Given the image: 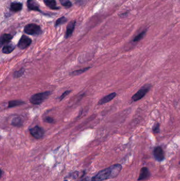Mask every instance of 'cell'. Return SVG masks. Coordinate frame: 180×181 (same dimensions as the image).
<instances>
[{
	"label": "cell",
	"instance_id": "6da1fadb",
	"mask_svg": "<svg viewBox=\"0 0 180 181\" xmlns=\"http://www.w3.org/2000/svg\"><path fill=\"white\" fill-rule=\"evenodd\" d=\"M122 169L121 164H115L104 170L99 172L92 178V181H104L115 178L118 176Z\"/></svg>",
	"mask_w": 180,
	"mask_h": 181
},
{
	"label": "cell",
	"instance_id": "7a4b0ae2",
	"mask_svg": "<svg viewBox=\"0 0 180 181\" xmlns=\"http://www.w3.org/2000/svg\"><path fill=\"white\" fill-rule=\"evenodd\" d=\"M51 94L50 91H45L43 92L35 94L32 95L30 99V102L32 105H41L45 100L48 99Z\"/></svg>",
	"mask_w": 180,
	"mask_h": 181
},
{
	"label": "cell",
	"instance_id": "3957f363",
	"mask_svg": "<svg viewBox=\"0 0 180 181\" xmlns=\"http://www.w3.org/2000/svg\"><path fill=\"white\" fill-rule=\"evenodd\" d=\"M151 85L150 84H146L143 86L141 88L140 90H139L132 97V100L133 102H136L142 99L146 95L150 88H151Z\"/></svg>",
	"mask_w": 180,
	"mask_h": 181
},
{
	"label": "cell",
	"instance_id": "277c9868",
	"mask_svg": "<svg viewBox=\"0 0 180 181\" xmlns=\"http://www.w3.org/2000/svg\"><path fill=\"white\" fill-rule=\"evenodd\" d=\"M24 31L26 34L32 36H38L42 33V30L40 26L36 24H29L25 26Z\"/></svg>",
	"mask_w": 180,
	"mask_h": 181
},
{
	"label": "cell",
	"instance_id": "5b68a950",
	"mask_svg": "<svg viewBox=\"0 0 180 181\" xmlns=\"http://www.w3.org/2000/svg\"><path fill=\"white\" fill-rule=\"evenodd\" d=\"M30 133L32 136L36 139L42 138L45 135V130L41 127L36 126L29 129Z\"/></svg>",
	"mask_w": 180,
	"mask_h": 181
},
{
	"label": "cell",
	"instance_id": "8992f818",
	"mask_svg": "<svg viewBox=\"0 0 180 181\" xmlns=\"http://www.w3.org/2000/svg\"><path fill=\"white\" fill-rule=\"evenodd\" d=\"M31 43L32 40L30 38L26 36L25 35H23L20 38L17 44V46L21 49H24L25 48L28 47L29 46L31 45Z\"/></svg>",
	"mask_w": 180,
	"mask_h": 181
},
{
	"label": "cell",
	"instance_id": "52a82bcc",
	"mask_svg": "<svg viewBox=\"0 0 180 181\" xmlns=\"http://www.w3.org/2000/svg\"><path fill=\"white\" fill-rule=\"evenodd\" d=\"M153 155L156 161H163L164 159V153L163 149L160 147H155L153 151Z\"/></svg>",
	"mask_w": 180,
	"mask_h": 181
},
{
	"label": "cell",
	"instance_id": "ba28073f",
	"mask_svg": "<svg viewBox=\"0 0 180 181\" xmlns=\"http://www.w3.org/2000/svg\"><path fill=\"white\" fill-rule=\"evenodd\" d=\"M151 175L149 169L146 167H143L141 168L138 176V181H144L147 180Z\"/></svg>",
	"mask_w": 180,
	"mask_h": 181
},
{
	"label": "cell",
	"instance_id": "9c48e42d",
	"mask_svg": "<svg viewBox=\"0 0 180 181\" xmlns=\"http://www.w3.org/2000/svg\"><path fill=\"white\" fill-rule=\"evenodd\" d=\"M27 6L30 10L42 12L40 10L39 3L36 0H28L27 2Z\"/></svg>",
	"mask_w": 180,
	"mask_h": 181
},
{
	"label": "cell",
	"instance_id": "30bf717a",
	"mask_svg": "<svg viewBox=\"0 0 180 181\" xmlns=\"http://www.w3.org/2000/svg\"><path fill=\"white\" fill-rule=\"evenodd\" d=\"M116 95H117L116 93L113 92V93L107 95L106 96H104L100 100H99V101L98 102V105H104L108 102L111 101L112 100L114 99L115 98Z\"/></svg>",
	"mask_w": 180,
	"mask_h": 181
},
{
	"label": "cell",
	"instance_id": "8fae6325",
	"mask_svg": "<svg viewBox=\"0 0 180 181\" xmlns=\"http://www.w3.org/2000/svg\"><path fill=\"white\" fill-rule=\"evenodd\" d=\"M75 25H76V21H71L69 23L67 27V31H66V36H65L66 38H68L72 35L75 27Z\"/></svg>",
	"mask_w": 180,
	"mask_h": 181
},
{
	"label": "cell",
	"instance_id": "7c38bea8",
	"mask_svg": "<svg viewBox=\"0 0 180 181\" xmlns=\"http://www.w3.org/2000/svg\"><path fill=\"white\" fill-rule=\"evenodd\" d=\"M12 38H13V36H12L11 34H3L1 37V45H4L6 43H10Z\"/></svg>",
	"mask_w": 180,
	"mask_h": 181
},
{
	"label": "cell",
	"instance_id": "4fadbf2b",
	"mask_svg": "<svg viewBox=\"0 0 180 181\" xmlns=\"http://www.w3.org/2000/svg\"><path fill=\"white\" fill-rule=\"evenodd\" d=\"M14 49H15V46L13 44H12V43L8 44V45L4 46V47L2 49V51L3 54H10L14 51Z\"/></svg>",
	"mask_w": 180,
	"mask_h": 181
},
{
	"label": "cell",
	"instance_id": "5bb4252c",
	"mask_svg": "<svg viewBox=\"0 0 180 181\" xmlns=\"http://www.w3.org/2000/svg\"><path fill=\"white\" fill-rule=\"evenodd\" d=\"M25 104V102L20 100H11L9 101L8 103V108H13L17 106H20L21 105Z\"/></svg>",
	"mask_w": 180,
	"mask_h": 181
},
{
	"label": "cell",
	"instance_id": "9a60e30c",
	"mask_svg": "<svg viewBox=\"0 0 180 181\" xmlns=\"http://www.w3.org/2000/svg\"><path fill=\"white\" fill-rule=\"evenodd\" d=\"M11 125L14 127H21L23 126V121L20 116H15L12 120Z\"/></svg>",
	"mask_w": 180,
	"mask_h": 181
},
{
	"label": "cell",
	"instance_id": "2e32d148",
	"mask_svg": "<svg viewBox=\"0 0 180 181\" xmlns=\"http://www.w3.org/2000/svg\"><path fill=\"white\" fill-rule=\"evenodd\" d=\"M45 5L51 9L57 10L59 9V7L57 6L56 2L55 0H43Z\"/></svg>",
	"mask_w": 180,
	"mask_h": 181
},
{
	"label": "cell",
	"instance_id": "e0dca14e",
	"mask_svg": "<svg viewBox=\"0 0 180 181\" xmlns=\"http://www.w3.org/2000/svg\"><path fill=\"white\" fill-rule=\"evenodd\" d=\"M22 8V4L21 3H17V2H13L11 3L10 9L12 11L18 12L21 10Z\"/></svg>",
	"mask_w": 180,
	"mask_h": 181
},
{
	"label": "cell",
	"instance_id": "ac0fdd59",
	"mask_svg": "<svg viewBox=\"0 0 180 181\" xmlns=\"http://www.w3.org/2000/svg\"><path fill=\"white\" fill-rule=\"evenodd\" d=\"M90 68V67H86V68L80 69L79 70H76V71L72 72L71 73H70V75L71 76H77V75H79L82 74L84 73L85 72L88 71Z\"/></svg>",
	"mask_w": 180,
	"mask_h": 181
},
{
	"label": "cell",
	"instance_id": "d6986e66",
	"mask_svg": "<svg viewBox=\"0 0 180 181\" xmlns=\"http://www.w3.org/2000/svg\"><path fill=\"white\" fill-rule=\"evenodd\" d=\"M146 33H147V30L141 32V33H140L139 34H137L136 36L134 37V38L133 40V41L134 43L138 42L139 41H140L141 39H142L144 37L146 34Z\"/></svg>",
	"mask_w": 180,
	"mask_h": 181
},
{
	"label": "cell",
	"instance_id": "ffe728a7",
	"mask_svg": "<svg viewBox=\"0 0 180 181\" xmlns=\"http://www.w3.org/2000/svg\"><path fill=\"white\" fill-rule=\"evenodd\" d=\"M25 72V69L23 68H21L19 71H15L13 74L14 78H19L22 76Z\"/></svg>",
	"mask_w": 180,
	"mask_h": 181
},
{
	"label": "cell",
	"instance_id": "44dd1931",
	"mask_svg": "<svg viewBox=\"0 0 180 181\" xmlns=\"http://www.w3.org/2000/svg\"><path fill=\"white\" fill-rule=\"evenodd\" d=\"M67 21V19L65 17H62L60 18L58 20H57L55 23V27H57V26L61 25L62 24H64Z\"/></svg>",
	"mask_w": 180,
	"mask_h": 181
},
{
	"label": "cell",
	"instance_id": "7402d4cb",
	"mask_svg": "<svg viewBox=\"0 0 180 181\" xmlns=\"http://www.w3.org/2000/svg\"><path fill=\"white\" fill-rule=\"evenodd\" d=\"M60 2L62 6L66 8H69L72 6V3L69 0H60Z\"/></svg>",
	"mask_w": 180,
	"mask_h": 181
},
{
	"label": "cell",
	"instance_id": "603a6c76",
	"mask_svg": "<svg viewBox=\"0 0 180 181\" xmlns=\"http://www.w3.org/2000/svg\"><path fill=\"white\" fill-rule=\"evenodd\" d=\"M160 125L158 123H156L155 125L153 126V127L152 128V130H153V132L154 133H160Z\"/></svg>",
	"mask_w": 180,
	"mask_h": 181
},
{
	"label": "cell",
	"instance_id": "cb8c5ba5",
	"mask_svg": "<svg viewBox=\"0 0 180 181\" xmlns=\"http://www.w3.org/2000/svg\"><path fill=\"white\" fill-rule=\"evenodd\" d=\"M71 92V90H66L65 92H64L62 94V95L59 97V100H60V101H62V100H63V99L65 98V97H66V96L68 95Z\"/></svg>",
	"mask_w": 180,
	"mask_h": 181
},
{
	"label": "cell",
	"instance_id": "d4e9b609",
	"mask_svg": "<svg viewBox=\"0 0 180 181\" xmlns=\"http://www.w3.org/2000/svg\"><path fill=\"white\" fill-rule=\"evenodd\" d=\"M44 121L48 123H53L54 122V119L50 116H47L44 119Z\"/></svg>",
	"mask_w": 180,
	"mask_h": 181
},
{
	"label": "cell",
	"instance_id": "484cf974",
	"mask_svg": "<svg viewBox=\"0 0 180 181\" xmlns=\"http://www.w3.org/2000/svg\"><path fill=\"white\" fill-rule=\"evenodd\" d=\"M82 181H92V179H91V178H89V177H86V178H84V179H83Z\"/></svg>",
	"mask_w": 180,
	"mask_h": 181
},
{
	"label": "cell",
	"instance_id": "4316f807",
	"mask_svg": "<svg viewBox=\"0 0 180 181\" xmlns=\"http://www.w3.org/2000/svg\"><path fill=\"white\" fill-rule=\"evenodd\" d=\"M179 164H180V162H179Z\"/></svg>",
	"mask_w": 180,
	"mask_h": 181
},
{
	"label": "cell",
	"instance_id": "83f0119b",
	"mask_svg": "<svg viewBox=\"0 0 180 181\" xmlns=\"http://www.w3.org/2000/svg\"></svg>",
	"mask_w": 180,
	"mask_h": 181
}]
</instances>
